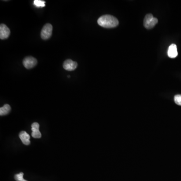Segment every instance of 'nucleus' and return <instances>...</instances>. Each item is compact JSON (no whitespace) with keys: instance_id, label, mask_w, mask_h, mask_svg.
Masks as SVG:
<instances>
[{"instance_id":"3","label":"nucleus","mask_w":181,"mask_h":181,"mask_svg":"<svg viewBox=\"0 0 181 181\" xmlns=\"http://www.w3.org/2000/svg\"><path fill=\"white\" fill-rule=\"evenodd\" d=\"M52 32V26L51 24L47 23L42 28L41 32V37L44 40L49 39L51 36Z\"/></svg>"},{"instance_id":"2","label":"nucleus","mask_w":181,"mask_h":181,"mask_svg":"<svg viewBox=\"0 0 181 181\" xmlns=\"http://www.w3.org/2000/svg\"><path fill=\"white\" fill-rule=\"evenodd\" d=\"M158 22L157 18L153 17L152 14H148L145 16L143 24L145 27L148 29H150L156 26V24Z\"/></svg>"},{"instance_id":"11","label":"nucleus","mask_w":181,"mask_h":181,"mask_svg":"<svg viewBox=\"0 0 181 181\" xmlns=\"http://www.w3.org/2000/svg\"><path fill=\"white\" fill-rule=\"evenodd\" d=\"M33 4L35 7L40 8V7H44L45 6V2L42 0H34Z\"/></svg>"},{"instance_id":"9","label":"nucleus","mask_w":181,"mask_h":181,"mask_svg":"<svg viewBox=\"0 0 181 181\" xmlns=\"http://www.w3.org/2000/svg\"><path fill=\"white\" fill-rule=\"evenodd\" d=\"M19 138L24 145H29L30 143V135L26 131H21L19 134Z\"/></svg>"},{"instance_id":"8","label":"nucleus","mask_w":181,"mask_h":181,"mask_svg":"<svg viewBox=\"0 0 181 181\" xmlns=\"http://www.w3.org/2000/svg\"><path fill=\"white\" fill-rule=\"evenodd\" d=\"M168 55L169 58H174L177 57L178 55L177 45L175 44H172L170 45L168 51Z\"/></svg>"},{"instance_id":"7","label":"nucleus","mask_w":181,"mask_h":181,"mask_svg":"<svg viewBox=\"0 0 181 181\" xmlns=\"http://www.w3.org/2000/svg\"><path fill=\"white\" fill-rule=\"evenodd\" d=\"M39 129H40V124L38 123L34 122L32 124L31 130L32 131V136L33 138H40L41 137V134Z\"/></svg>"},{"instance_id":"13","label":"nucleus","mask_w":181,"mask_h":181,"mask_svg":"<svg viewBox=\"0 0 181 181\" xmlns=\"http://www.w3.org/2000/svg\"><path fill=\"white\" fill-rule=\"evenodd\" d=\"M174 101L175 104L181 106V95H176L175 96Z\"/></svg>"},{"instance_id":"1","label":"nucleus","mask_w":181,"mask_h":181,"mask_svg":"<svg viewBox=\"0 0 181 181\" xmlns=\"http://www.w3.org/2000/svg\"><path fill=\"white\" fill-rule=\"evenodd\" d=\"M98 24L104 28H114L118 26L119 21L116 17L113 16L105 15L102 16L98 19Z\"/></svg>"},{"instance_id":"4","label":"nucleus","mask_w":181,"mask_h":181,"mask_svg":"<svg viewBox=\"0 0 181 181\" xmlns=\"http://www.w3.org/2000/svg\"><path fill=\"white\" fill-rule=\"evenodd\" d=\"M37 61L35 58L32 56H28L24 58L23 61V64L24 67L27 69H31L37 65Z\"/></svg>"},{"instance_id":"10","label":"nucleus","mask_w":181,"mask_h":181,"mask_svg":"<svg viewBox=\"0 0 181 181\" xmlns=\"http://www.w3.org/2000/svg\"><path fill=\"white\" fill-rule=\"evenodd\" d=\"M11 110V107L8 104H5L3 107L0 108V115L4 116V115H7L10 112Z\"/></svg>"},{"instance_id":"12","label":"nucleus","mask_w":181,"mask_h":181,"mask_svg":"<svg viewBox=\"0 0 181 181\" xmlns=\"http://www.w3.org/2000/svg\"><path fill=\"white\" fill-rule=\"evenodd\" d=\"M23 175L24 174L22 172L19 174H16L15 175V179L17 181H27L23 178Z\"/></svg>"},{"instance_id":"6","label":"nucleus","mask_w":181,"mask_h":181,"mask_svg":"<svg viewBox=\"0 0 181 181\" xmlns=\"http://www.w3.org/2000/svg\"><path fill=\"white\" fill-rule=\"evenodd\" d=\"M77 62H74L71 59H67L63 63V67L65 70L68 71H73L77 67Z\"/></svg>"},{"instance_id":"5","label":"nucleus","mask_w":181,"mask_h":181,"mask_svg":"<svg viewBox=\"0 0 181 181\" xmlns=\"http://www.w3.org/2000/svg\"><path fill=\"white\" fill-rule=\"evenodd\" d=\"M10 30L6 25L1 24L0 25V38L1 40H6L10 36Z\"/></svg>"}]
</instances>
